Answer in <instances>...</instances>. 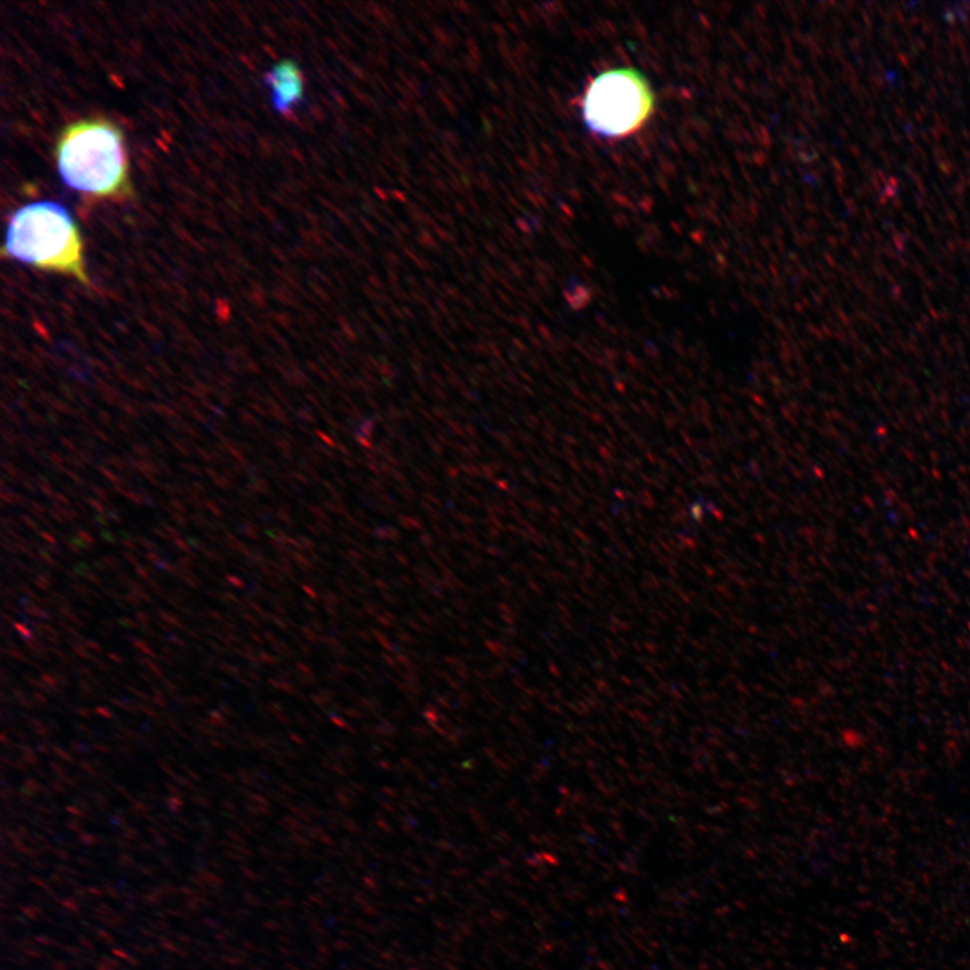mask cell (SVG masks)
I'll use <instances>...</instances> for the list:
<instances>
[{"instance_id": "8", "label": "cell", "mask_w": 970, "mask_h": 970, "mask_svg": "<svg viewBox=\"0 0 970 970\" xmlns=\"http://www.w3.org/2000/svg\"><path fill=\"white\" fill-rule=\"evenodd\" d=\"M88 644H89V646H91V649L96 650V651H99V653H100V651H102V647H100L99 644H96L95 642H92V640H88Z\"/></svg>"}, {"instance_id": "11", "label": "cell", "mask_w": 970, "mask_h": 970, "mask_svg": "<svg viewBox=\"0 0 970 970\" xmlns=\"http://www.w3.org/2000/svg\"><path fill=\"white\" fill-rule=\"evenodd\" d=\"M77 713H79L80 716L89 717V712L87 709H77Z\"/></svg>"}, {"instance_id": "2", "label": "cell", "mask_w": 970, "mask_h": 970, "mask_svg": "<svg viewBox=\"0 0 970 970\" xmlns=\"http://www.w3.org/2000/svg\"><path fill=\"white\" fill-rule=\"evenodd\" d=\"M3 255L40 270L71 275L91 286L79 228L71 213L52 201H38L14 213Z\"/></svg>"}, {"instance_id": "1", "label": "cell", "mask_w": 970, "mask_h": 970, "mask_svg": "<svg viewBox=\"0 0 970 970\" xmlns=\"http://www.w3.org/2000/svg\"><path fill=\"white\" fill-rule=\"evenodd\" d=\"M54 154L58 172L69 188L116 200L133 194L123 133L110 120L72 123L62 131Z\"/></svg>"}, {"instance_id": "5", "label": "cell", "mask_w": 970, "mask_h": 970, "mask_svg": "<svg viewBox=\"0 0 970 970\" xmlns=\"http://www.w3.org/2000/svg\"><path fill=\"white\" fill-rule=\"evenodd\" d=\"M15 628H17V631H19V634L25 636V638H30L31 636L30 631L27 630L26 627H23L22 624H15Z\"/></svg>"}, {"instance_id": "4", "label": "cell", "mask_w": 970, "mask_h": 970, "mask_svg": "<svg viewBox=\"0 0 970 970\" xmlns=\"http://www.w3.org/2000/svg\"><path fill=\"white\" fill-rule=\"evenodd\" d=\"M266 84L271 89V102L275 110L289 115L291 108L304 97V76L296 62L281 61L266 75Z\"/></svg>"}, {"instance_id": "10", "label": "cell", "mask_w": 970, "mask_h": 970, "mask_svg": "<svg viewBox=\"0 0 970 970\" xmlns=\"http://www.w3.org/2000/svg\"><path fill=\"white\" fill-rule=\"evenodd\" d=\"M127 600L130 601V603H133V605L139 604V600L137 599V597H134L133 595H128Z\"/></svg>"}, {"instance_id": "3", "label": "cell", "mask_w": 970, "mask_h": 970, "mask_svg": "<svg viewBox=\"0 0 970 970\" xmlns=\"http://www.w3.org/2000/svg\"><path fill=\"white\" fill-rule=\"evenodd\" d=\"M581 108L585 126L595 137L620 141L649 122L655 111V93L638 69H609L585 89Z\"/></svg>"}, {"instance_id": "9", "label": "cell", "mask_w": 970, "mask_h": 970, "mask_svg": "<svg viewBox=\"0 0 970 970\" xmlns=\"http://www.w3.org/2000/svg\"><path fill=\"white\" fill-rule=\"evenodd\" d=\"M108 657H110L112 659V661L119 662V663H122L123 662V659L120 658V657H118V655H116V654L110 653V654H108Z\"/></svg>"}, {"instance_id": "12", "label": "cell", "mask_w": 970, "mask_h": 970, "mask_svg": "<svg viewBox=\"0 0 970 970\" xmlns=\"http://www.w3.org/2000/svg\"><path fill=\"white\" fill-rule=\"evenodd\" d=\"M120 622H124V623H126V624H127V627H135V626H134V623H133V622H131V620H127V619H122V620H120Z\"/></svg>"}, {"instance_id": "7", "label": "cell", "mask_w": 970, "mask_h": 970, "mask_svg": "<svg viewBox=\"0 0 970 970\" xmlns=\"http://www.w3.org/2000/svg\"><path fill=\"white\" fill-rule=\"evenodd\" d=\"M53 751L54 752H57V754H60L58 756H61V758L67 759L68 762H72L71 756H68L67 754H64V751H61L60 748L53 747Z\"/></svg>"}, {"instance_id": "6", "label": "cell", "mask_w": 970, "mask_h": 970, "mask_svg": "<svg viewBox=\"0 0 970 970\" xmlns=\"http://www.w3.org/2000/svg\"><path fill=\"white\" fill-rule=\"evenodd\" d=\"M96 713L97 715L106 717V719H108V717H112L110 710H107L106 708H97Z\"/></svg>"}]
</instances>
